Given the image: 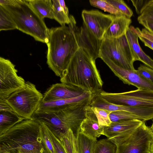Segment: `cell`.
<instances>
[{
	"instance_id": "cell-18",
	"label": "cell",
	"mask_w": 153,
	"mask_h": 153,
	"mask_svg": "<svg viewBox=\"0 0 153 153\" xmlns=\"http://www.w3.org/2000/svg\"><path fill=\"white\" fill-rule=\"evenodd\" d=\"M125 35L136 61H140L144 65L153 69V59L142 49L139 45L137 34L129 28Z\"/></svg>"
},
{
	"instance_id": "cell-11",
	"label": "cell",
	"mask_w": 153,
	"mask_h": 153,
	"mask_svg": "<svg viewBox=\"0 0 153 153\" xmlns=\"http://www.w3.org/2000/svg\"><path fill=\"white\" fill-rule=\"evenodd\" d=\"M100 58L124 84L134 86L137 89L153 92V82L143 77L136 70L126 69L118 66L107 58L102 57Z\"/></svg>"
},
{
	"instance_id": "cell-21",
	"label": "cell",
	"mask_w": 153,
	"mask_h": 153,
	"mask_svg": "<svg viewBox=\"0 0 153 153\" xmlns=\"http://www.w3.org/2000/svg\"><path fill=\"white\" fill-rule=\"evenodd\" d=\"M25 120L13 110L0 111V135Z\"/></svg>"
},
{
	"instance_id": "cell-6",
	"label": "cell",
	"mask_w": 153,
	"mask_h": 153,
	"mask_svg": "<svg viewBox=\"0 0 153 153\" xmlns=\"http://www.w3.org/2000/svg\"><path fill=\"white\" fill-rule=\"evenodd\" d=\"M43 97L36 85L27 81L24 87L13 93L5 100L18 115L25 119H31Z\"/></svg>"
},
{
	"instance_id": "cell-14",
	"label": "cell",
	"mask_w": 153,
	"mask_h": 153,
	"mask_svg": "<svg viewBox=\"0 0 153 153\" xmlns=\"http://www.w3.org/2000/svg\"><path fill=\"white\" fill-rule=\"evenodd\" d=\"M85 92L81 89L61 83L53 84L43 95L42 101L49 102L77 97ZM87 92V91H86Z\"/></svg>"
},
{
	"instance_id": "cell-26",
	"label": "cell",
	"mask_w": 153,
	"mask_h": 153,
	"mask_svg": "<svg viewBox=\"0 0 153 153\" xmlns=\"http://www.w3.org/2000/svg\"><path fill=\"white\" fill-rule=\"evenodd\" d=\"M54 19L59 22L61 26L65 25L66 24L69 25L70 23L69 16L65 12L60 6L59 0H52Z\"/></svg>"
},
{
	"instance_id": "cell-9",
	"label": "cell",
	"mask_w": 153,
	"mask_h": 153,
	"mask_svg": "<svg viewBox=\"0 0 153 153\" xmlns=\"http://www.w3.org/2000/svg\"><path fill=\"white\" fill-rule=\"evenodd\" d=\"M15 66L10 60L0 58V99L6 100L12 94L24 87V79L17 74Z\"/></svg>"
},
{
	"instance_id": "cell-24",
	"label": "cell",
	"mask_w": 153,
	"mask_h": 153,
	"mask_svg": "<svg viewBox=\"0 0 153 153\" xmlns=\"http://www.w3.org/2000/svg\"><path fill=\"white\" fill-rule=\"evenodd\" d=\"M17 29L13 18L6 9L0 5V31Z\"/></svg>"
},
{
	"instance_id": "cell-41",
	"label": "cell",
	"mask_w": 153,
	"mask_h": 153,
	"mask_svg": "<svg viewBox=\"0 0 153 153\" xmlns=\"http://www.w3.org/2000/svg\"><path fill=\"white\" fill-rule=\"evenodd\" d=\"M150 128L153 133V122L152 123V125L151 127Z\"/></svg>"
},
{
	"instance_id": "cell-38",
	"label": "cell",
	"mask_w": 153,
	"mask_h": 153,
	"mask_svg": "<svg viewBox=\"0 0 153 153\" xmlns=\"http://www.w3.org/2000/svg\"><path fill=\"white\" fill-rule=\"evenodd\" d=\"M137 35L138 36V38L144 43L145 46L153 50V42L139 35Z\"/></svg>"
},
{
	"instance_id": "cell-17",
	"label": "cell",
	"mask_w": 153,
	"mask_h": 153,
	"mask_svg": "<svg viewBox=\"0 0 153 153\" xmlns=\"http://www.w3.org/2000/svg\"><path fill=\"white\" fill-rule=\"evenodd\" d=\"M144 121L138 119H134L111 123L109 126L104 128L103 135L110 139L134 131Z\"/></svg>"
},
{
	"instance_id": "cell-19",
	"label": "cell",
	"mask_w": 153,
	"mask_h": 153,
	"mask_svg": "<svg viewBox=\"0 0 153 153\" xmlns=\"http://www.w3.org/2000/svg\"><path fill=\"white\" fill-rule=\"evenodd\" d=\"M131 23V18L124 16H115L103 39L117 38L125 35Z\"/></svg>"
},
{
	"instance_id": "cell-40",
	"label": "cell",
	"mask_w": 153,
	"mask_h": 153,
	"mask_svg": "<svg viewBox=\"0 0 153 153\" xmlns=\"http://www.w3.org/2000/svg\"><path fill=\"white\" fill-rule=\"evenodd\" d=\"M150 153H153V142L152 143L151 147Z\"/></svg>"
},
{
	"instance_id": "cell-16",
	"label": "cell",
	"mask_w": 153,
	"mask_h": 153,
	"mask_svg": "<svg viewBox=\"0 0 153 153\" xmlns=\"http://www.w3.org/2000/svg\"><path fill=\"white\" fill-rule=\"evenodd\" d=\"M104 128L100 126L94 113L91 107L88 105L85 117L80 126V131L87 137L97 140V138L103 135Z\"/></svg>"
},
{
	"instance_id": "cell-29",
	"label": "cell",
	"mask_w": 153,
	"mask_h": 153,
	"mask_svg": "<svg viewBox=\"0 0 153 153\" xmlns=\"http://www.w3.org/2000/svg\"><path fill=\"white\" fill-rule=\"evenodd\" d=\"M110 118L111 123L128 120L134 119L141 120L138 116L130 113L123 111L112 112L110 114Z\"/></svg>"
},
{
	"instance_id": "cell-39",
	"label": "cell",
	"mask_w": 153,
	"mask_h": 153,
	"mask_svg": "<svg viewBox=\"0 0 153 153\" xmlns=\"http://www.w3.org/2000/svg\"><path fill=\"white\" fill-rule=\"evenodd\" d=\"M59 3L60 6L62 8L65 13L67 15H69L68 14V10L66 6L65 2L63 0H59Z\"/></svg>"
},
{
	"instance_id": "cell-20",
	"label": "cell",
	"mask_w": 153,
	"mask_h": 153,
	"mask_svg": "<svg viewBox=\"0 0 153 153\" xmlns=\"http://www.w3.org/2000/svg\"><path fill=\"white\" fill-rule=\"evenodd\" d=\"M29 4L42 19L47 18L54 19L52 1L51 0H27Z\"/></svg>"
},
{
	"instance_id": "cell-23",
	"label": "cell",
	"mask_w": 153,
	"mask_h": 153,
	"mask_svg": "<svg viewBox=\"0 0 153 153\" xmlns=\"http://www.w3.org/2000/svg\"><path fill=\"white\" fill-rule=\"evenodd\" d=\"M76 138L79 153H94L97 140L87 137L80 131L76 136Z\"/></svg>"
},
{
	"instance_id": "cell-4",
	"label": "cell",
	"mask_w": 153,
	"mask_h": 153,
	"mask_svg": "<svg viewBox=\"0 0 153 153\" xmlns=\"http://www.w3.org/2000/svg\"><path fill=\"white\" fill-rule=\"evenodd\" d=\"M3 6L15 22L17 29L33 37L37 41L47 43L49 29L29 4L27 0H11Z\"/></svg>"
},
{
	"instance_id": "cell-22",
	"label": "cell",
	"mask_w": 153,
	"mask_h": 153,
	"mask_svg": "<svg viewBox=\"0 0 153 153\" xmlns=\"http://www.w3.org/2000/svg\"><path fill=\"white\" fill-rule=\"evenodd\" d=\"M58 138L61 141L67 153H79L76 137L71 129L61 134Z\"/></svg>"
},
{
	"instance_id": "cell-25",
	"label": "cell",
	"mask_w": 153,
	"mask_h": 153,
	"mask_svg": "<svg viewBox=\"0 0 153 153\" xmlns=\"http://www.w3.org/2000/svg\"><path fill=\"white\" fill-rule=\"evenodd\" d=\"M116 146L108 138L97 140L94 153H116Z\"/></svg>"
},
{
	"instance_id": "cell-31",
	"label": "cell",
	"mask_w": 153,
	"mask_h": 153,
	"mask_svg": "<svg viewBox=\"0 0 153 153\" xmlns=\"http://www.w3.org/2000/svg\"><path fill=\"white\" fill-rule=\"evenodd\" d=\"M138 22L141 21L153 22V0H149L142 10L138 16Z\"/></svg>"
},
{
	"instance_id": "cell-10",
	"label": "cell",
	"mask_w": 153,
	"mask_h": 153,
	"mask_svg": "<svg viewBox=\"0 0 153 153\" xmlns=\"http://www.w3.org/2000/svg\"><path fill=\"white\" fill-rule=\"evenodd\" d=\"M83 24L97 39L102 40L115 16L104 14L97 10H83L81 13Z\"/></svg>"
},
{
	"instance_id": "cell-7",
	"label": "cell",
	"mask_w": 153,
	"mask_h": 153,
	"mask_svg": "<svg viewBox=\"0 0 153 153\" xmlns=\"http://www.w3.org/2000/svg\"><path fill=\"white\" fill-rule=\"evenodd\" d=\"M115 39H103L100 50V57L107 58L123 68L134 70L136 61L126 35Z\"/></svg>"
},
{
	"instance_id": "cell-13",
	"label": "cell",
	"mask_w": 153,
	"mask_h": 153,
	"mask_svg": "<svg viewBox=\"0 0 153 153\" xmlns=\"http://www.w3.org/2000/svg\"><path fill=\"white\" fill-rule=\"evenodd\" d=\"M92 96V94L86 91L77 97L72 98L49 102H44L41 101L36 112H58L65 109L90 101Z\"/></svg>"
},
{
	"instance_id": "cell-33",
	"label": "cell",
	"mask_w": 153,
	"mask_h": 153,
	"mask_svg": "<svg viewBox=\"0 0 153 153\" xmlns=\"http://www.w3.org/2000/svg\"><path fill=\"white\" fill-rule=\"evenodd\" d=\"M47 131L56 153H67L59 139L47 126Z\"/></svg>"
},
{
	"instance_id": "cell-35",
	"label": "cell",
	"mask_w": 153,
	"mask_h": 153,
	"mask_svg": "<svg viewBox=\"0 0 153 153\" xmlns=\"http://www.w3.org/2000/svg\"><path fill=\"white\" fill-rule=\"evenodd\" d=\"M129 28L137 34L153 42V34L146 28H143L141 30L138 27L136 28L132 26H130Z\"/></svg>"
},
{
	"instance_id": "cell-1",
	"label": "cell",
	"mask_w": 153,
	"mask_h": 153,
	"mask_svg": "<svg viewBox=\"0 0 153 153\" xmlns=\"http://www.w3.org/2000/svg\"><path fill=\"white\" fill-rule=\"evenodd\" d=\"M42 131L36 121L23 120L0 135V153H48Z\"/></svg>"
},
{
	"instance_id": "cell-12",
	"label": "cell",
	"mask_w": 153,
	"mask_h": 153,
	"mask_svg": "<svg viewBox=\"0 0 153 153\" xmlns=\"http://www.w3.org/2000/svg\"><path fill=\"white\" fill-rule=\"evenodd\" d=\"M75 32L79 47L85 50L94 59L100 57V50L102 40L96 38L85 25L80 28L76 25Z\"/></svg>"
},
{
	"instance_id": "cell-30",
	"label": "cell",
	"mask_w": 153,
	"mask_h": 153,
	"mask_svg": "<svg viewBox=\"0 0 153 153\" xmlns=\"http://www.w3.org/2000/svg\"><path fill=\"white\" fill-rule=\"evenodd\" d=\"M106 1L114 7L123 15L131 18L133 15L131 10L122 0H105Z\"/></svg>"
},
{
	"instance_id": "cell-34",
	"label": "cell",
	"mask_w": 153,
	"mask_h": 153,
	"mask_svg": "<svg viewBox=\"0 0 153 153\" xmlns=\"http://www.w3.org/2000/svg\"><path fill=\"white\" fill-rule=\"evenodd\" d=\"M136 71L140 75L145 79L153 82V69L144 65L141 64Z\"/></svg>"
},
{
	"instance_id": "cell-8",
	"label": "cell",
	"mask_w": 153,
	"mask_h": 153,
	"mask_svg": "<svg viewBox=\"0 0 153 153\" xmlns=\"http://www.w3.org/2000/svg\"><path fill=\"white\" fill-rule=\"evenodd\" d=\"M100 95L108 102L116 105L153 108V92L137 89L121 93H109L102 90Z\"/></svg>"
},
{
	"instance_id": "cell-15",
	"label": "cell",
	"mask_w": 153,
	"mask_h": 153,
	"mask_svg": "<svg viewBox=\"0 0 153 153\" xmlns=\"http://www.w3.org/2000/svg\"><path fill=\"white\" fill-rule=\"evenodd\" d=\"M100 92L92 94L89 106L96 107L113 112L123 111L128 112L135 115L140 118L144 115L146 110L144 107L131 106L116 105L111 103L103 98Z\"/></svg>"
},
{
	"instance_id": "cell-28",
	"label": "cell",
	"mask_w": 153,
	"mask_h": 153,
	"mask_svg": "<svg viewBox=\"0 0 153 153\" xmlns=\"http://www.w3.org/2000/svg\"><path fill=\"white\" fill-rule=\"evenodd\" d=\"M89 2L92 6L101 9L115 16H125L105 0H90Z\"/></svg>"
},
{
	"instance_id": "cell-32",
	"label": "cell",
	"mask_w": 153,
	"mask_h": 153,
	"mask_svg": "<svg viewBox=\"0 0 153 153\" xmlns=\"http://www.w3.org/2000/svg\"><path fill=\"white\" fill-rule=\"evenodd\" d=\"M41 124L42 128V136L43 142L48 153H56L53 144L50 138L46 125L44 123Z\"/></svg>"
},
{
	"instance_id": "cell-27",
	"label": "cell",
	"mask_w": 153,
	"mask_h": 153,
	"mask_svg": "<svg viewBox=\"0 0 153 153\" xmlns=\"http://www.w3.org/2000/svg\"><path fill=\"white\" fill-rule=\"evenodd\" d=\"M91 107L94 113L100 127L105 128L111 125V122L110 119V115L111 111L96 107Z\"/></svg>"
},
{
	"instance_id": "cell-37",
	"label": "cell",
	"mask_w": 153,
	"mask_h": 153,
	"mask_svg": "<svg viewBox=\"0 0 153 153\" xmlns=\"http://www.w3.org/2000/svg\"><path fill=\"white\" fill-rule=\"evenodd\" d=\"M145 28L153 34V22L141 21L138 22Z\"/></svg>"
},
{
	"instance_id": "cell-5",
	"label": "cell",
	"mask_w": 153,
	"mask_h": 153,
	"mask_svg": "<svg viewBox=\"0 0 153 153\" xmlns=\"http://www.w3.org/2000/svg\"><path fill=\"white\" fill-rule=\"evenodd\" d=\"M109 140L116 145V153H150L153 133L144 121L134 131Z\"/></svg>"
},
{
	"instance_id": "cell-36",
	"label": "cell",
	"mask_w": 153,
	"mask_h": 153,
	"mask_svg": "<svg viewBox=\"0 0 153 153\" xmlns=\"http://www.w3.org/2000/svg\"><path fill=\"white\" fill-rule=\"evenodd\" d=\"M149 1V0H131L135 7L136 13L139 16L143 8Z\"/></svg>"
},
{
	"instance_id": "cell-2",
	"label": "cell",
	"mask_w": 153,
	"mask_h": 153,
	"mask_svg": "<svg viewBox=\"0 0 153 153\" xmlns=\"http://www.w3.org/2000/svg\"><path fill=\"white\" fill-rule=\"evenodd\" d=\"M95 60L85 50L79 47L60 78V82L92 94L100 92L103 82Z\"/></svg>"
},
{
	"instance_id": "cell-3",
	"label": "cell",
	"mask_w": 153,
	"mask_h": 153,
	"mask_svg": "<svg viewBox=\"0 0 153 153\" xmlns=\"http://www.w3.org/2000/svg\"><path fill=\"white\" fill-rule=\"evenodd\" d=\"M65 25L49 29L47 63L55 75L61 78L72 56L79 48L74 30L75 24L70 21Z\"/></svg>"
}]
</instances>
